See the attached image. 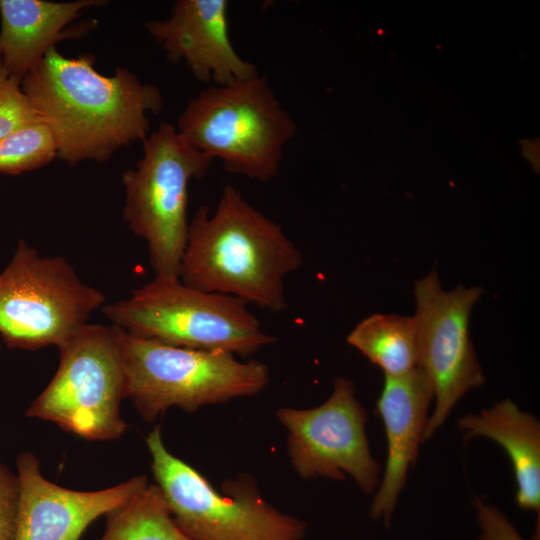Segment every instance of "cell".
<instances>
[{
  "instance_id": "7402d4cb",
  "label": "cell",
  "mask_w": 540,
  "mask_h": 540,
  "mask_svg": "<svg viewBox=\"0 0 540 540\" xmlns=\"http://www.w3.org/2000/svg\"><path fill=\"white\" fill-rule=\"evenodd\" d=\"M477 522L482 530L478 540H524L516 528L497 507L475 497Z\"/></svg>"
},
{
  "instance_id": "52a82bcc",
  "label": "cell",
  "mask_w": 540,
  "mask_h": 540,
  "mask_svg": "<svg viewBox=\"0 0 540 540\" xmlns=\"http://www.w3.org/2000/svg\"><path fill=\"white\" fill-rule=\"evenodd\" d=\"M151 469L178 528L192 540H301L304 521L280 512L247 474L217 490L164 445L160 426L146 438Z\"/></svg>"
},
{
  "instance_id": "ac0fdd59",
  "label": "cell",
  "mask_w": 540,
  "mask_h": 540,
  "mask_svg": "<svg viewBox=\"0 0 540 540\" xmlns=\"http://www.w3.org/2000/svg\"><path fill=\"white\" fill-rule=\"evenodd\" d=\"M100 540H192L175 524L160 488L149 485L109 512Z\"/></svg>"
},
{
  "instance_id": "5b68a950",
  "label": "cell",
  "mask_w": 540,
  "mask_h": 540,
  "mask_svg": "<svg viewBox=\"0 0 540 540\" xmlns=\"http://www.w3.org/2000/svg\"><path fill=\"white\" fill-rule=\"evenodd\" d=\"M126 398L146 422L170 407L195 412L204 405L255 396L269 382L268 366L223 351L167 345L121 330Z\"/></svg>"
},
{
  "instance_id": "7c38bea8",
  "label": "cell",
  "mask_w": 540,
  "mask_h": 540,
  "mask_svg": "<svg viewBox=\"0 0 540 540\" xmlns=\"http://www.w3.org/2000/svg\"><path fill=\"white\" fill-rule=\"evenodd\" d=\"M19 503L15 540H81L97 518L121 507L148 486L136 476L97 491L56 485L40 472L39 459L22 452L16 461Z\"/></svg>"
},
{
  "instance_id": "30bf717a",
  "label": "cell",
  "mask_w": 540,
  "mask_h": 540,
  "mask_svg": "<svg viewBox=\"0 0 540 540\" xmlns=\"http://www.w3.org/2000/svg\"><path fill=\"white\" fill-rule=\"evenodd\" d=\"M482 294L481 287L462 284L444 290L435 269L415 283L417 368L428 378L435 400L424 441L445 423L468 391L485 383L469 337L470 314Z\"/></svg>"
},
{
  "instance_id": "3957f363",
  "label": "cell",
  "mask_w": 540,
  "mask_h": 540,
  "mask_svg": "<svg viewBox=\"0 0 540 540\" xmlns=\"http://www.w3.org/2000/svg\"><path fill=\"white\" fill-rule=\"evenodd\" d=\"M177 131L233 174L268 182L280 170L283 149L296 123L259 74L227 85H210L191 97Z\"/></svg>"
},
{
  "instance_id": "ba28073f",
  "label": "cell",
  "mask_w": 540,
  "mask_h": 540,
  "mask_svg": "<svg viewBox=\"0 0 540 540\" xmlns=\"http://www.w3.org/2000/svg\"><path fill=\"white\" fill-rule=\"evenodd\" d=\"M120 338L112 324L88 323L61 344L57 371L26 416L91 441L121 438L127 424L120 414L126 398Z\"/></svg>"
},
{
  "instance_id": "44dd1931",
  "label": "cell",
  "mask_w": 540,
  "mask_h": 540,
  "mask_svg": "<svg viewBox=\"0 0 540 540\" xmlns=\"http://www.w3.org/2000/svg\"><path fill=\"white\" fill-rule=\"evenodd\" d=\"M19 503V481L0 461V540H15Z\"/></svg>"
},
{
  "instance_id": "9c48e42d",
  "label": "cell",
  "mask_w": 540,
  "mask_h": 540,
  "mask_svg": "<svg viewBox=\"0 0 540 540\" xmlns=\"http://www.w3.org/2000/svg\"><path fill=\"white\" fill-rule=\"evenodd\" d=\"M104 301L67 259L41 256L19 240L0 273V338L9 348L59 347L88 324Z\"/></svg>"
},
{
  "instance_id": "8992f818",
  "label": "cell",
  "mask_w": 540,
  "mask_h": 540,
  "mask_svg": "<svg viewBox=\"0 0 540 540\" xmlns=\"http://www.w3.org/2000/svg\"><path fill=\"white\" fill-rule=\"evenodd\" d=\"M142 145V157L122 175L123 221L145 241L155 278L179 279L190 222L189 185L205 177L213 159L168 122L149 133Z\"/></svg>"
},
{
  "instance_id": "e0dca14e",
  "label": "cell",
  "mask_w": 540,
  "mask_h": 540,
  "mask_svg": "<svg viewBox=\"0 0 540 540\" xmlns=\"http://www.w3.org/2000/svg\"><path fill=\"white\" fill-rule=\"evenodd\" d=\"M386 376L408 373L418 366V338L414 316L373 314L360 321L347 336Z\"/></svg>"
},
{
  "instance_id": "9a60e30c",
  "label": "cell",
  "mask_w": 540,
  "mask_h": 540,
  "mask_svg": "<svg viewBox=\"0 0 540 540\" xmlns=\"http://www.w3.org/2000/svg\"><path fill=\"white\" fill-rule=\"evenodd\" d=\"M106 3L0 0V64L22 80L58 41L77 35L68 26L83 11Z\"/></svg>"
},
{
  "instance_id": "6da1fadb",
  "label": "cell",
  "mask_w": 540,
  "mask_h": 540,
  "mask_svg": "<svg viewBox=\"0 0 540 540\" xmlns=\"http://www.w3.org/2000/svg\"><path fill=\"white\" fill-rule=\"evenodd\" d=\"M91 54L66 57L56 47L21 81L40 120L50 129L57 157L76 166L105 162L149 135L150 115L164 102L160 89L125 67L99 73Z\"/></svg>"
},
{
  "instance_id": "7a4b0ae2",
  "label": "cell",
  "mask_w": 540,
  "mask_h": 540,
  "mask_svg": "<svg viewBox=\"0 0 540 540\" xmlns=\"http://www.w3.org/2000/svg\"><path fill=\"white\" fill-rule=\"evenodd\" d=\"M301 264L302 253L280 225L226 185L215 211L200 206L189 222L179 280L280 313L288 307L285 278Z\"/></svg>"
},
{
  "instance_id": "d6986e66",
  "label": "cell",
  "mask_w": 540,
  "mask_h": 540,
  "mask_svg": "<svg viewBox=\"0 0 540 540\" xmlns=\"http://www.w3.org/2000/svg\"><path fill=\"white\" fill-rule=\"evenodd\" d=\"M57 145L42 121L23 126L0 140V173L19 175L48 165Z\"/></svg>"
},
{
  "instance_id": "8fae6325",
  "label": "cell",
  "mask_w": 540,
  "mask_h": 540,
  "mask_svg": "<svg viewBox=\"0 0 540 540\" xmlns=\"http://www.w3.org/2000/svg\"><path fill=\"white\" fill-rule=\"evenodd\" d=\"M278 420L288 430V451L304 479L344 480L350 475L367 494L380 483L381 465L370 451L367 413L352 381L334 380L330 397L311 409L280 408Z\"/></svg>"
},
{
  "instance_id": "ffe728a7",
  "label": "cell",
  "mask_w": 540,
  "mask_h": 540,
  "mask_svg": "<svg viewBox=\"0 0 540 540\" xmlns=\"http://www.w3.org/2000/svg\"><path fill=\"white\" fill-rule=\"evenodd\" d=\"M21 81L0 64V140L23 126L41 121Z\"/></svg>"
},
{
  "instance_id": "4fadbf2b",
  "label": "cell",
  "mask_w": 540,
  "mask_h": 540,
  "mask_svg": "<svg viewBox=\"0 0 540 540\" xmlns=\"http://www.w3.org/2000/svg\"><path fill=\"white\" fill-rule=\"evenodd\" d=\"M226 0H177L169 17L149 20L145 28L172 63L183 62L194 77L227 85L258 75L230 40Z\"/></svg>"
},
{
  "instance_id": "603a6c76",
  "label": "cell",
  "mask_w": 540,
  "mask_h": 540,
  "mask_svg": "<svg viewBox=\"0 0 540 540\" xmlns=\"http://www.w3.org/2000/svg\"><path fill=\"white\" fill-rule=\"evenodd\" d=\"M0 349H1V338H0Z\"/></svg>"
},
{
  "instance_id": "277c9868",
  "label": "cell",
  "mask_w": 540,
  "mask_h": 540,
  "mask_svg": "<svg viewBox=\"0 0 540 540\" xmlns=\"http://www.w3.org/2000/svg\"><path fill=\"white\" fill-rule=\"evenodd\" d=\"M244 301L155 278L101 309L124 332L167 345L249 357L276 341Z\"/></svg>"
},
{
  "instance_id": "5bb4252c",
  "label": "cell",
  "mask_w": 540,
  "mask_h": 540,
  "mask_svg": "<svg viewBox=\"0 0 540 540\" xmlns=\"http://www.w3.org/2000/svg\"><path fill=\"white\" fill-rule=\"evenodd\" d=\"M433 399L431 384L419 368L398 376L384 375L376 410L385 429L387 459L370 515L375 520L383 519L387 526L424 442Z\"/></svg>"
},
{
  "instance_id": "2e32d148",
  "label": "cell",
  "mask_w": 540,
  "mask_h": 540,
  "mask_svg": "<svg viewBox=\"0 0 540 540\" xmlns=\"http://www.w3.org/2000/svg\"><path fill=\"white\" fill-rule=\"evenodd\" d=\"M464 439L485 437L508 455L516 480L515 500L528 511L540 510V422L512 400L462 416L457 423Z\"/></svg>"
}]
</instances>
